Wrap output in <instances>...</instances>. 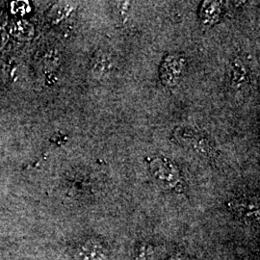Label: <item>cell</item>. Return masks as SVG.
<instances>
[{
    "label": "cell",
    "mask_w": 260,
    "mask_h": 260,
    "mask_svg": "<svg viewBox=\"0 0 260 260\" xmlns=\"http://www.w3.org/2000/svg\"><path fill=\"white\" fill-rule=\"evenodd\" d=\"M149 171L160 185L175 189L180 183V174L177 165L167 157L154 156L149 160Z\"/></svg>",
    "instance_id": "6da1fadb"
},
{
    "label": "cell",
    "mask_w": 260,
    "mask_h": 260,
    "mask_svg": "<svg viewBox=\"0 0 260 260\" xmlns=\"http://www.w3.org/2000/svg\"><path fill=\"white\" fill-rule=\"evenodd\" d=\"M175 136L180 144L188 148H192L202 155H208L213 150V143L210 137L191 126L177 128L175 132Z\"/></svg>",
    "instance_id": "7a4b0ae2"
},
{
    "label": "cell",
    "mask_w": 260,
    "mask_h": 260,
    "mask_svg": "<svg viewBox=\"0 0 260 260\" xmlns=\"http://www.w3.org/2000/svg\"><path fill=\"white\" fill-rule=\"evenodd\" d=\"M186 60L179 54H169L160 66V79L163 85L175 87L185 74Z\"/></svg>",
    "instance_id": "3957f363"
},
{
    "label": "cell",
    "mask_w": 260,
    "mask_h": 260,
    "mask_svg": "<svg viewBox=\"0 0 260 260\" xmlns=\"http://www.w3.org/2000/svg\"><path fill=\"white\" fill-rule=\"evenodd\" d=\"M200 19L204 25L216 24L222 16V4L217 1H205L200 9Z\"/></svg>",
    "instance_id": "277c9868"
},
{
    "label": "cell",
    "mask_w": 260,
    "mask_h": 260,
    "mask_svg": "<svg viewBox=\"0 0 260 260\" xmlns=\"http://www.w3.org/2000/svg\"><path fill=\"white\" fill-rule=\"evenodd\" d=\"M113 68L111 56L105 52H100L93 57L91 72L94 78L102 79L111 73Z\"/></svg>",
    "instance_id": "5b68a950"
},
{
    "label": "cell",
    "mask_w": 260,
    "mask_h": 260,
    "mask_svg": "<svg viewBox=\"0 0 260 260\" xmlns=\"http://www.w3.org/2000/svg\"><path fill=\"white\" fill-rule=\"evenodd\" d=\"M231 82L235 89H240L249 82V69L240 59H235L231 65Z\"/></svg>",
    "instance_id": "8992f818"
}]
</instances>
